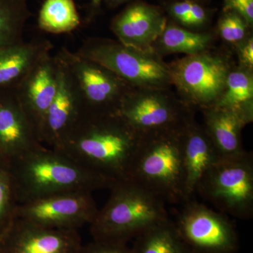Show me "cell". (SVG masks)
I'll return each mask as SVG.
<instances>
[{
	"label": "cell",
	"instance_id": "6da1fadb",
	"mask_svg": "<svg viewBox=\"0 0 253 253\" xmlns=\"http://www.w3.org/2000/svg\"><path fill=\"white\" fill-rule=\"evenodd\" d=\"M140 139L118 113L83 115L56 151L117 181L127 179Z\"/></svg>",
	"mask_w": 253,
	"mask_h": 253
},
{
	"label": "cell",
	"instance_id": "7a4b0ae2",
	"mask_svg": "<svg viewBox=\"0 0 253 253\" xmlns=\"http://www.w3.org/2000/svg\"><path fill=\"white\" fill-rule=\"evenodd\" d=\"M6 161L17 204L69 191L109 189L116 182L43 145Z\"/></svg>",
	"mask_w": 253,
	"mask_h": 253
},
{
	"label": "cell",
	"instance_id": "3957f363",
	"mask_svg": "<svg viewBox=\"0 0 253 253\" xmlns=\"http://www.w3.org/2000/svg\"><path fill=\"white\" fill-rule=\"evenodd\" d=\"M109 189V200L89 224L93 239L127 244L169 219L166 202L136 181H117Z\"/></svg>",
	"mask_w": 253,
	"mask_h": 253
},
{
	"label": "cell",
	"instance_id": "277c9868",
	"mask_svg": "<svg viewBox=\"0 0 253 253\" xmlns=\"http://www.w3.org/2000/svg\"><path fill=\"white\" fill-rule=\"evenodd\" d=\"M185 125L177 129L141 135L128 174L127 179L169 204L185 202L183 163Z\"/></svg>",
	"mask_w": 253,
	"mask_h": 253
},
{
	"label": "cell",
	"instance_id": "5b68a950",
	"mask_svg": "<svg viewBox=\"0 0 253 253\" xmlns=\"http://www.w3.org/2000/svg\"><path fill=\"white\" fill-rule=\"evenodd\" d=\"M78 54L100 63L134 88L171 89L168 63L153 50H141L106 38L86 39Z\"/></svg>",
	"mask_w": 253,
	"mask_h": 253
},
{
	"label": "cell",
	"instance_id": "8992f818",
	"mask_svg": "<svg viewBox=\"0 0 253 253\" xmlns=\"http://www.w3.org/2000/svg\"><path fill=\"white\" fill-rule=\"evenodd\" d=\"M198 193L226 215L242 220L253 216V156L220 161L201 178Z\"/></svg>",
	"mask_w": 253,
	"mask_h": 253
},
{
	"label": "cell",
	"instance_id": "52a82bcc",
	"mask_svg": "<svg viewBox=\"0 0 253 253\" xmlns=\"http://www.w3.org/2000/svg\"><path fill=\"white\" fill-rule=\"evenodd\" d=\"M168 64L178 96L191 109L200 110L217 102L234 66L225 54L211 49Z\"/></svg>",
	"mask_w": 253,
	"mask_h": 253
},
{
	"label": "cell",
	"instance_id": "ba28073f",
	"mask_svg": "<svg viewBox=\"0 0 253 253\" xmlns=\"http://www.w3.org/2000/svg\"><path fill=\"white\" fill-rule=\"evenodd\" d=\"M119 114L140 135L184 126L194 109L171 89L133 88L123 99Z\"/></svg>",
	"mask_w": 253,
	"mask_h": 253
},
{
	"label": "cell",
	"instance_id": "9c48e42d",
	"mask_svg": "<svg viewBox=\"0 0 253 253\" xmlns=\"http://www.w3.org/2000/svg\"><path fill=\"white\" fill-rule=\"evenodd\" d=\"M58 56L66 64L76 83L84 115L118 113L125 96L132 86L107 68L62 47Z\"/></svg>",
	"mask_w": 253,
	"mask_h": 253
},
{
	"label": "cell",
	"instance_id": "30bf717a",
	"mask_svg": "<svg viewBox=\"0 0 253 253\" xmlns=\"http://www.w3.org/2000/svg\"><path fill=\"white\" fill-rule=\"evenodd\" d=\"M174 223L192 253H236L239 249L237 233L227 215L198 201H185Z\"/></svg>",
	"mask_w": 253,
	"mask_h": 253
},
{
	"label": "cell",
	"instance_id": "8fae6325",
	"mask_svg": "<svg viewBox=\"0 0 253 253\" xmlns=\"http://www.w3.org/2000/svg\"><path fill=\"white\" fill-rule=\"evenodd\" d=\"M98 211L91 191H75L18 204L15 218L52 229L78 230L90 224Z\"/></svg>",
	"mask_w": 253,
	"mask_h": 253
},
{
	"label": "cell",
	"instance_id": "7c38bea8",
	"mask_svg": "<svg viewBox=\"0 0 253 253\" xmlns=\"http://www.w3.org/2000/svg\"><path fill=\"white\" fill-rule=\"evenodd\" d=\"M78 230L52 229L15 218L0 239V253H78Z\"/></svg>",
	"mask_w": 253,
	"mask_h": 253
},
{
	"label": "cell",
	"instance_id": "4fadbf2b",
	"mask_svg": "<svg viewBox=\"0 0 253 253\" xmlns=\"http://www.w3.org/2000/svg\"><path fill=\"white\" fill-rule=\"evenodd\" d=\"M55 56L58 66L57 88L44 119L41 142L56 150L84 115V110L71 73L59 56Z\"/></svg>",
	"mask_w": 253,
	"mask_h": 253
},
{
	"label": "cell",
	"instance_id": "5bb4252c",
	"mask_svg": "<svg viewBox=\"0 0 253 253\" xmlns=\"http://www.w3.org/2000/svg\"><path fill=\"white\" fill-rule=\"evenodd\" d=\"M57 68L56 56L47 53L14 88L18 101L41 144L44 119L57 88Z\"/></svg>",
	"mask_w": 253,
	"mask_h": 253
},
{
	"label": "cell",
	"instance_id": "9a60e30c",
	"mask_svg": "<svg viewBox=\"0 0 253 253\" xmlns=\"http://www.w3.org/2000/svg\"><path fill=\"white\" fill-rule=\"evenodd\" d=\"M167 25V18L159 8L136 1L113 18L111 28L117 41L125 45L153 50Z\"/></svg>",
	"mask_w": 253,
	"mask_h": 253
},
{
	"label": "cell",
	"instance_id": "2e32d148",
	"mask_svg": "<svg viewBox=\"0 0 253 253\" xmlns=\"http://www.w3.org/2000/svg\"><path fill=\"white\" fill-rule=\"evenodd\" d=\"M41 146L14 89H0V158L9 160Z\"/></svg>",
	"mask_w": 253,
	"mask_h": 253
},
{
	"label": "cell",
	"instance_id": "e0dca14e",
	"mask_svg": "<svg viewBox=\"0 0 253 253\" xmlns=\"http://www.w3.org/2000/svg\"><path fill=\"white\" fill-rule=\"evenodd\" d=\"M220 161L211 138L192 116L186 122L183 134V163L185 201L196 194L201 178Z\"/></svg>",
	"mask_w": 253,
	"mask_h": 253
},
{
	"label": "cell",
	"instance_id": "ac0fdd59",
	"mask_svg": "<svg viewBox=\"0 0 253 253\" xmlns=\"http://www.w3.org/2000/svg\"><path fill=\"white\" fill-rule=\"evenodd\" d=\"M204 126L211 138L220 161H229L244 156L243 129L251 123L243 115L221 106H210L201 110Z\"/></svg>",
	"mask_w": 253,
	"mask_h": 253
},
{
	"label": "cell",
	"instance_id": "d6986e66",
	"mask_svg": "<svg viewBox=\"0 0 253 253\" xmlns=\"http://www.w3.org/2000/svg\"><path fill=\"white\" fill-rule=\"evenodd\" d=\"M52 44L48 41H21L0 49V89H14Z\"/></svg>",
	"mask_w": 253,
	"mask_h": 253
},
{
	"label": "cell",
	"instance_id": "ffe728a7",
	"mask_svg": "<svg viewBox=\"0 0 253 253\" xmlns=\"http://www.w3.org/2000/svg\"><path fill=\"white\" fill-rule=\"evenodd\" d=\"M214 37L210 33H197L169 23L154 43L152 49L161 57L170 54L189 56L211 49Z\"/></svg>",
	"mask_w": 253,
	"mask_h": 253
},
{
	"label": "cell",
	"instance_id": "44dd1931",
	"mask_svg": "<svg viewBox=\"0 0 253 253\" xmlns=\"http://www.w3.org/2000/svg\"><path fill=\"white\" fill-rule=\"evenodd\" d=\"M253 71L233 66L226 86L215 106L227 108L253 121ZM214 106V105H213Z\"/></svg>",
	"mask_w": 253,
	"mask_h": 253
},
{
	"label": "cell",
	"instance_id": "7402d4cb",
	"mask_svg": "<svg viewBox=\"0 0 253 253\" xmlns=\"http://www.w3.org/2000/svg\"><path fill=\"white\" fill-rule=\"evenodd\" d=\"M131 249L133 253H192L169 219L136 236Z\"/></svg>",
	"mask_w": 253,
	"mask_h": 253
},
{
	"label": "cell",
	"instance_id": "603a6c76",
	"mask_svg": "<svg viewBox=\"0 0 253 253\" xmlns=\"http://www.w3.org/2000/svg\"><path fill=\"white\" fill-rule=\"evenodd\" d=\"M81 23L73 0H44L38 14V27L51 34L71 33Z\"/></svg>",
	"mask_w": 253,
	"mask_h": 253
},
{
	"label": "cell",
	"instance_id": "cb8c5ba5",
	"mask_svg": "<svg viewBox=\"0 0 253 253\" xmlns=\"http://www.w3.org/2000/svg\"><path fill=\"white\" fill-rule=\"evenodd\" d=\"M31 15L25 0H0V49L23 41Z\"/></svg>",
	"mask_w": 253,
	"mask_h": 253
},
{
	"label": "cell",
	"instance_id": "d4e9b609",
	"mask_svg": "<svg viewBox=\"0 0 253 253\" xmlns=\"http://www.w3.org/2000/svg\"><path fill=\"white\" fill-rule=\"evenodd\" d=\"M17 205L7 163L0 158V239L14 221Z\"/></svg>",
	"mask_w": 253,
	"mask_h": 253
},
{
	"label": "cell",
	"instance_id": "484cf974",
	"mask_svg": "<svg viewBox=\"0 0 253 253\" xmlns=\"http://www.w3.org/2000/svg\"><path fill=\"white\" fill-rule=\"evenodd\" d=\"M224 11L218 22V33L223 41L235 46L249 36L248 33L251 26L235 11Z\"/></svg>",
	"mask_w": 253,
	"mask_h": 253
},
{
	"label": "cell",
	"instance_id": "4316f807",
	"mask_svg": "<svg viewBox=\"0 0 253 253\" xmlns=\"http://www.w3.org/2000/svg\"><path fill=\"white\" fill-rule=\"evenodd\" d=\"M78 253H133V251L126 243L93 239L89 244H83Z\"/></svg>",
	"mask_w": 253,
	"mask_h": 253
},
{
	"label": "cell",
	"instance_id": "83f0119b",
	"mask_svg": "<svg viewBox=\"0 0 253 253\" xmlns=\"http://www.w3.org/2000/svg\"><path fill=\"white\" fill-rule=\"evenodd\" d=\"M235 11L247 21L250 26L253 23V0H225L224 11Z\"/></svg>",
	"mask_w": 253,
	"mask_h": 253
},
{
	"label": "cell",
	"instance_id": "f1b7e54d",
	"mask_svg": "<svg viewBox=\"0 0 253 253\" xmlns=\"http://www.w3.org/2000/svg\"><path fill=\"white\" fill-rule=\"evenodd\" d=\"M194 1L189 0H181L175 1L169 5V12L171 16L182 25L189 27L190 11Z\"/></svg>",
	"mask_w": 253,
	"mask_h": 253
},
{
	"label": "cell",
	"instance_id": "f546056e",
	"mask_svg": "<svg viewBox=\"0 0 253 253\" xmlns=\"http://www.w3.org/2000/svg\"><path fill=\"white\" fill-rule=\"evenodd\" d=\"M239 56V66L253 71V38L249 36L235 45Z\"/></svg>",
	"mask_w": 253,
	"mask_h": 253
},
{
	"label": "cell",
	"instance_id": "4dcf8cb0",
	"mask_svg": "<svg viewBox=\"0 0 253 253\" xmlns=\"http://www.w3.org/2000/svg\"><path fill=\"white\" fill-rule=\"evenodd\" d=\"M208 11L197 2H193L190 11L189 27H201L208 22Z\"/></svg>",
	"mask_w": 253,
	"mask_h": 253
},
{
	"label": "cell",
	"instance_id": "1f68e13d",
	"mask_svg": "<svg viewBox=\"0 0 253 253\" xmlns=\"http://www.w3.org/2000/svg\"><path fill=\"white\" fill-rule=\"evenodd\" d=\"M103 0H91V6L93 11L99 9Z\"/></svg>",
	"mask_w": 253,
	"mask_h": 253
},
{
	"label": "cell",
	"instance_id": "d6a6232c",
	"mask_svg": "<svg viewBox=\"0 0 253 253\" xmlns=\"http://www.w3.org/2000/svg\"><path fill=\"white\" fill-rule=\"evenodd\" d=\"M126 1V0H106L108 4L111 6H118V5L122 4V3L125 2Z\"/></svg>",
	"mask_w": 253,
	"mask_h": 253
},
{
	"label": "cell",
	"instance_id": "836d02e7",
	"mask_svg": "<svg viewBox=\"0 0 253 253\" xmlns=\"http://www.w3.org/2000/svg\"><path fill=\"white\" fill-rule=\"evenodd\" d=\"M189 1H194V2H197L199 0H189Z\"/></svg>",
	"mask_w": 253,
	"mask_h": 253
},
{
	"label": "cell",
	"instance_id": "e575fe53",
	"mask_svg": "<svg viewBox=\"0 0 253 253\" xmlns=\"http://www.w3.org/2000/svg\"><path fill=\"white\" fill-rule=\"evenodd\" d=\"M25 1H26V0H25Z\"/></svg>",
	"mask_w": 253,
	"mask_h": 253
}]
</instances>
